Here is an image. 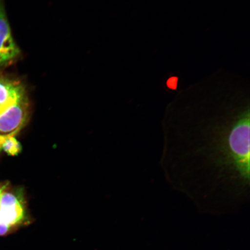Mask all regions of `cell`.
Masks as SVG:
<instances>
[{
	"label": "cell",
	"mask_w": 250,
	"mask_h": 250,
	"mask_svg": "<svg viewBox=\"0 0 250 250\" xmlns=\"http://www.w3.org/2000/svg\"><path fill=\"white\" fill-rule=\"evenodd\" d=\"M250 112L249 104L167 110L159 165L171 189L195 200L248 198Z\"/></svg>",
	"instance_id": "1"
},
{
	"label": "cell",
	"mask_w": 250,
	"mask_h": 250,
	"mask_svg": "<svg viewBox=\"0 0 250 250\" xmlns=\"http://www.w3.org/2000/svg\"><path fill=\"white\" fill-rule=\"evenodd\" d=\"M7 189L0 198V236L21 226L26 219L22 194Z\"/></svg>",
	"instance_id": "2"
},
{
	"label": "cell",
	"mask_w": 250,
	"mask_h": 250,
	"mask_svg": "<svg viewBox=\"0 0 250 250\" xmlns=\"http://www.w3.org/2000/svg\"><path fill=\"white\" fill-rule=\"evenodd\" d=\"M29 116V102L26 96L0 115V133L4 135L17 134L26 124Z\"/></svg>",
	"instance_id": "3"
},
{
	"label": "cell",
	"mask_w": 250,
	"mask_h": 250,
	"mask_svg": "<svg viewBox=\"0 0 250 250\" xmlns=\"http://www.w3.org/2000/svg\"><path fill=\"white\" fill-rule=\"evenodd\" d=\"M20 54V48L12 36L4 1L0 0V70L10 64Z\"/></svg>",
	"instance_id": "4"
},
{
	"label": "cell",
	"mask_w": 250,
	"mask_h": 250,
	"mask_svg": "<svg viewBox=\"0 0 250 250\" xmlns=\"http://www.w3.org/2000/svg\"><path fill=\"white\" fill-rule=\"evenodd\" d=\"M26 96L20 81L0 76V115Z\"/></svg>",
	"instance_id": "5"
},
{
	"label": "cell",
	"mask_w": 250,
	"mask_h": 250,
	"mask_svg": "<svg viewBox=\"0 0 250 250\" xmlns=\"http://www.w3.org/2000/svg\"><path fill=\"white\" fill-rule=\"evenodd\" d=\"M15 136L8 137L2 146V149L9 155L16 156L21 151V146L20 142L16 139Z\"/></svg>",
	"instance_id": "6"
},
{
	"label": "cell",
	"mask_w": 250,
	"mask_h": 250,
	"mask_svg": "<svg viewBox=\"0 0 250 250\" xmlns=\"http://www.w3.org/2000/svg\"><path fill=\"white\" fill-rule=\"evenodd\" d=\"M177 78L172 77L168 79L167 82V85L170 89H176L177 86Z\"/></svg>",
	"instance_id": "7"
},
{
	"label": "cell",
	"mask_w": 250,
	"mask_h": 250,
	"mask_svg": "<svg viewBox=\"0 0 250 250\" xmlns=\"http://www.w3.org/2000/svg\"><path fill=\"white\" fill-rule=\"evenodd\" d=\"M15 135V134H7V135H4V134H0V151H1L2 150V146L5 141L7 140L8 137Z\"/></svg>",
	"instance_id": "8"
},
{
	"label": "cell",
	"mask_w": 250,
	"mask_h": 250,
	"mask_svg": "<svg viewBox=\"0 0 250 250\" xmlns=\"http://www.w3.org/2000/svg\"><path fill=\"white\" fill-rule=\"evenodd\" d=\"M7 185L0 186V198L2 195V193L4 191V190L7 188Z\"/></svg>",
	"instance_id": "9"
}]
</instances>
